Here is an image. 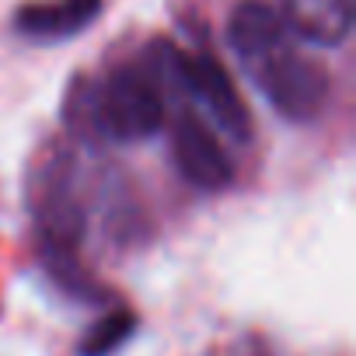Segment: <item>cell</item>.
I'll return each instance as SVG.
<instances>
[{"label": "cell", "mask_w": 356, "mask_h": 356, "mask_svg": "<svg viewBox=\"0 0 356 356\" xmlns=\"http://www.w3.org/2000/svg\"><path fill=\"white\" fill-rule=\"evenodd\" d=\"M283 15L300 39L335 46L353 29V0H286Z\"/></svg>", "instance_id": "7"}, {"label": "cell", "mask_w": 356, "mask_h": 356, "mask_svg": "<svg viewBox=\"0 0 356 356\" xmlns=\"http://www.w3.org/2000/svg\"><path fill=\"white\" fill-rule=\"evenodd\" d=\"M84 112L77 126L84 133H98L119 143H140L164 126V91L161 84L136 67L112 70L95 95H81Z\"/></svg>", "instance_id": "1"}, {"label": "cell", "mask_w": 356, "mask_h": 356, "mask_svg": "<svg viewBox=\"0 0 356 356\" xmlns=\"http://www.w3.org/2000/svg\"><path fill=\"white\" fill-rule=\"evenodd\" d=\"M168 91H178V95H189L196 105H203L210 112V119L234 140H248L252 136V115L245 108V98L238 95L227 67L200 49H178L171 53V81H168Z\"/></svg>", "instance_id": "2"}, {"label": "cell", "mask_w": 356, "mask_h": 356, "mask_svg": "<svg viewBox=\"0 0 356 356\" xmlns=\"http://www.w3.org/2000/svg\"><path fill=\"white\" fill-rule=\"evenodd\" d=\"M105 8V0H32L18 8L15 29L25 39L39 42H60L77 32H84Z\"/></svg>", "instance_id": "5"}, {"label": "cell", "mask_w": 356, "mask_h": 356, "mask_svg": "<svg viewBox=\"0 0 356 356\" xmlns=\"http://www.w3.org/2000/svg\"><path fill=\"white\" fill-rule=\"evenodd\" d=\"M133 332H136V314L126 307H115L84 332V339L77 342V356H112Z\"/></svg>", "instance_id": "8"}, {"label": "cell", "mask_w": 356, "mask_h": 356, "mask_svg": "<svg viewBox=\"0 0 356 356\" xmlns=\"http://www.w3.org/2000/svg\"><path fill=\"white\" fill-rule=\"evenodd\" d=\"M171 147H175V161L196 189L217 193L227 189L234 178V164L227 157V150L220 147L217 133L196 115V112H182L171 126Z\"/></svg>", "instance_id": "4"}, {"label": "cell", "mask_w": 356, "mask_h": 356, "mask_svg": "<svg viewBox=\"0 0 356 356\" xmlns=\"http://www.w3.org/2000/svg\"><path fill=\"white\" fill-rule=\"evenodd\" d=\"M227 39H231L234 53L252 67L255 60L273 53L280 42H286V29H283L280 11H273L269 4H262V0H241L231 11Z\"/></svg>", "instance_id": "6"}, {"label": "cell", "mask_w": 356, "mask_h": 356, "mask_svg": "<svg viewBox=\"0 0 356 356\" xmlns=\"http://www.w3.org/2000/svg\"><path fill=\"white\" fill-rule=\"evenodd\" d=\"M252 77L262 95L276 105V112L290 122H311L328 102V74L311 56H300L290 42H280L273 53L255 60Z\"/></svg>", "instance_id": "3"}]
</instances>
